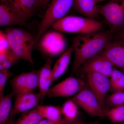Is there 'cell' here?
Masks as SVG:
<instances>
[{"label": "cell", "mask_w": 124, "mask_h": 124, "mask_svg": "<svg viewBox=\"0 0 124 124\" xmlns=\"http://www.w3.org/2000/svg\"><path fill=\"white\" fill-rule=\"evenodd\" d=\"M98 10L111 33L124 27V0H110L104 4L98 5Z\"/></svg>", "instance_id": "5"}, {"label": "cell", "mask_w": 124, "mask_h": 124, "mask_svg": "<svg viewBox=\"0 0 124 124\" xmlns=\"http://www.w3.org/2000/svg\"><path fill=\"white\" fill-rule=\"evenodd\" d=\"M44 119L36 108L23 112L14 124H38Z\"/></svg>", "instance_id": "23"}, {"label": "cell", "mask_w": 124, "mask_h": 124, "mask_svg": "<svg viewBox=\"0 0 124 124\" xmlns=\"http://www.w3.org/2000/svg\"><path fill=\"white\" fill-rule=\"evenodd\" d=\"M14 94L13 92L0 97V124L7 122L12 110V100Z\"/></svg>", "instance_id": "21"}, {"label": "cell", "mask_w": 124, "mask_h": 124, "mask_svg": "<svg viewBox=\"0 0 124 124\" xmlns=\"http://www.w3.org/2000/svg\"><path fill=\"white\" fill-rule=\"evenodd\" d=\"M53 60L48 59L46 63L39 70V87L41 101H42L50 89L52 82V69L51 64Z\"/></svg>", "instance_id": "15"}, {"label": "cell", "mask_w": 124, "mask_h": 124, "mask_svg": "<svg viewBox=\"0 0 124 124\" xmlns=\"http://www.w3.org/2000/svg\"><path fill=\"white\" fill-rule=\"evenodd\" d=\"M40 46L46 53L56 55L60 54L64 50L66 42L62 34L57 32H50L43 37Z\"/></svg>", "instance_id": "12"}, {"label": "cell", "mask_w": 124, "mask_h": 124, "mask_svg": "<svg viewBox=\"0 0 124 124\" xmlns=\"http://www.w3.org/2000/svg\"><path fill=\"white\" fill-rule=\"evenodd\" d=\"M18 14L27 21L31 17L36 8L37 0H8Z\"/></svg>", "instance_id": "17"}, {"label": "cell", "mask_w": 124, "mask_h": 124, "mask_svg": "<svg viewBox=\"0 0 124 124\" xmlns=\"http://www.w3.org/2000/svg\"><path fill=\"white\" fill-rule=\"evenodd\" d=\"M26 22L14 9L8 0H0V26L23 25Z\"/></svg>", "instance_id": "14"}, {"label": "cell", "mask_w": 124, "mask_h": 124, "mask_svg": "<svg viewBox=\"0 0 124 124\" xmlns=\"http://www.w3.org/2000/svg\"><path fill=\"white\" fill-rule=\"evenodd\" d=\"M10 84L15 96L20 94L33 93L39 87V71L21 73L11 80Z\"/></svg>", "instance_id": "8"}, {"label": "cell", "mask_w": 124, "mask_h": 124, "mask_svg": "<svg viewBox=\"0 0 124 124\" xmlns=\"http://www.w3.org/2000/svg\"><path fill=\"white\" fill-rule=\"evenodd\" d=\"M73 7L77 12L85 17L95 19L100 15L95 0H75Z\"/></svg>", "instance_id": "16"}, {"label": "cell", "mask_w": 124, "mask_h": 124, "mask_svg": "<svg viewBox=\"0 0 124 124\" xmlns=\"http://www.w3.org/2000/svg\"><path fill=\"white\" fill-rule=\"evenodd\" d=\"M122 124H124V122H122Z\"/></svg>", "instance_id": "36"}, {"label": "cell", "mask_w": 124, "mask_h": 124, "mask_svg": "<svg viewBox=\"0 0 124 124\" xmlns=\"http://www.w3.org/2000/svg\"><path fill=\"white\" fill-rule=\"evenodd\" d=\"M5 34L14 53L20 59L34 64L32 51L36 44L35 38L31 33L19 28H9L6 31Z\"/></svg>", "instance_id": "2"}, {"label": "cell", "mask_w": 124, "mask_h": 124, "mask_svg": "<svg viewBox=\"0 0 124 124\" xmlns=\"http://www.w3.org/2000/svg\"><path fill=\"white\" fill-rule=\"evenodd\" d=\"M13 108L10 115V119H13L16 115L30 110L38 106L41 100L39 93H24L15 95Z\"/></svg>", "instance_id": "11"}, {"label": "cell", "mask_w": 124, "mask_h": 124, "mask_svg": "<svg viewBox=\"0 0 124 124\" xmlns=\"http://www.w3.org/2000/svg\"><path fill=\"white\" fill-rule=\"evenodd\" d=\"M50 0H37L36 8L43 7L46 6Z\"/></svg>", "instance_id": "30"}, {"label": "cell", "mask_w": 124, "mask_h": 124, "mask_svg": "<svg viewBox=\"0 0 124 124\" xmlns=\"http://www.w3.org/2000/svg\"><path fill=\"white\" fill-rule=\"evenodd\" d=\"M75 0H51L39 26L35 38L37 42L42 34L58 20L64 17L71 7Z\"/></svg>", "instance_id": "4"}, {"label": "cell", "mask_w": 124, "mask_h": 124, "mask_svg": "<svg viewBox=\"0 0 124 124\" xmlns=\"http://www.w3.org/2000/svg\"><path fill=\"white\" fill-rule=\"evenodd\" d=\"M19 59L12 50L0 54V70L9 69L15 65Z\"/></svg>", "instance_id": "24"}, {"label": "cell", "mask_w": 124, "mask_h": 124, "mask_svg": "<svg viewBox=\"0 0 124 124\" xmlns=\"http://www.w3.org/2000/svg\"><path fill=\"white\" fill-rule=\"evenodd\" d=\"M111 32L97 31L80 34L74 39L75 58L72 72L75 73L86 61L100 53L111 42Z\"/></svg>", "instance_id": "1"}, {"label": "cell", "mask_w": 124, "mask_h": 124, "mask_svg": "<svg viewBox=\"0 0 124 124\" xmlns=\"http://www.w3.org/2000/svg\"><path fill=\"white\" fill-rule=\"evenodd\" d=\"M96 0V2H97V4L98 2L103 1L105 0Z\"/></svg>", "instance_id": "34"}, {"label": "cell", "mask_w": 124, "mask_h": 124, "mask_svg": "<svg viewBox=\"0 0 124 124\" xmlns=\"http://www.w3.org/2000/svg\"><path fill=\"white\" fill-rule=\"evenodd\" d=\"M89 115L103 119L106 111L101 106L97 98L90 89L86 86L71 98Z\"/></svg>", "instance_id": "6"}, {"label": "cell", "mask_w": 124, "mask_h": 124, "mask_svg": "<svg viewBox=\"0 0 124 124\" xmlns=\"http://www.w3.org/2000/svg\"><path fill=\"white\" fill-rule=\"evenodd\" d=\"M73 51L72 47L69 48L55 62L52 69V82L65 73L69 66Z\"/></svg>", "instance_id": "18"}, {"label": "cell", "mask_w": 124, "mask_h": 124, "mask_svg": "<svg viewBox=\"0 0 124 124\" xmlns=\"http://www.w3.org/2000/svg\"><path fill=\"white\" fill-rule=\"evenodd\" d=\"M86 74L90 89L106 112L108 108L106 106V99L110 88V79L106 76L96 72H89Z\"/></svg>", "instance_id": "7"}, {"label": "cell", "mask_w": 124, "mask_h": 124, "mask_svg": "<svg viewBox=\"0 0 124 124\" xmlns=\"http://www.w3.org/2000/svg\"><path fill=\"white\" fill-rule=\"evenodd\" d=\"M61 112L66 124L75 123L78 115V105L71 99L68 100L63 105Z\"/></svg>", "instance_id": "19"}, {"label": "cell", "mask_w": 124, "mask_h": 124, "mask_svg": "<svg viewBox=\"0 0 124 124\" xmlns=\"http://www.w3.org/2000/svg\"><path fill=\"white\" fill-rule=\"evenodd\" d=\"M85 123L81 122H75V123H72L71 124H86Z\"/></svg>", "instance_id": "33"}, {"label": "cell", "mask_w": 124, "mask_h": 124, "mask_svg": "<svg viewBox=\"0 0 124 124\" xmlns=\"http://www.w3.org/2000/svg\"><path fill=\"white\" fill-rule=\"evenodd\" d=\"M103 23L93 19L77 16L64 17L52 26L57 31L80 34L98 31Z\"/></svg>", "instance_id": "3"}, {"label": "cell", "mask_w": 124, "mask_h": 124, "mask_svg": "<svg viewBox=\"0 0 124 124\" xmlns=\"http://www.w3.org/2000/svg\"><path fill=\"white\" fill-rule=\"evenodd\" d=\"M94 124L93 123H89V124Z\"/></svg>", "instance_id": "35"}, {"label": "cell", "mask_w": 124, "mask_h": 124, "mask_svg": "<svg viewBox=\"0 0 124 124\" xmlns=\"http://www.w3.org/2000/svg\"><path fill=\"white\" fill-rule=\"evenodd\" d=\"M38 124H66V123L63 119L62 120L59 122H54L47 119H43Z\"/></svg>", "instance_id": "29"}, {"label": "cell", "mask_w": 124, "mask_h": 124, "mask_svg": "<svg viewBox=\"0 0 124 124\" xmlns=\"http://www.w3.org/2000/svg\"><path fill=\"white\" fill-rule=\"evenodd\" d=\"M15 122H14L13 119H10L9 121L8 124H14Z\"/></svg>", "instance_id": "32"}, {"label": "cell", "mask_w": 124, "mask_h": 124, "mask_svg": "<svg viewBox=\"0 0 124 124\" xmlns=\"http://www.w3.org/2000/svg\"><path fill=\"white\" fill-rule=\"evenodd\" d=\"M110 91L113 93L124 91V73L116 67L110 76Z\"/></svg>", "instance_id": "22"}, {"label": "cell", "mask_w": 124, "mask_h": 124, "mask_svg": "<svg viewBox=\"0 0 124 124\" xmlns=\"http://www.w3.org/2000/svg\"><path fill=\"white\" fill-rule=\"evenodd\" d=\"M101 53L115 67L124 73V41L110 42Z\"/></svg>", "instance_id": "13"}, {"label": "cell", "mask_w": 124, "mask_h": 124, "mask_svg": "<svg viewBox=\"0 0 124 124\" xmlns=\"http://www.w3.org/2000/svg\"><path fill=\"white\" fill-rule=\"evenodd\" d=\"M13 75L9 69H4L0 71V97L4 95V91L7 80Z\"/></svg>", "instance_id": "27"}, {"label": "cell", "mask_w": 124, "mask_h": 124, "mask_svg": "<svg viewBox=\"0 0 124 124\" xmlns=\"http://www.w3.org/2000/svg\"><path fill=\"white\" fill-rule=\"evenodd\" d=\"M82 66L81 72L83 74L96 72L108 78L115 67L101 52L87 60Z\"/></svg>", "instance_id": "10"}, {"label": "cell", "mask_w": 124, "mask_h": 124, "mask_svg": "<svg viewBox=\"0 0 124 124\" xmlns=\"http://www.w3.org/2000/svg\"><path fill=\"white\" fill-rule=\"evenodd\" d=\"M36 108L42 117L46 119L54 122H59L63 119L62 117L61 109L58 107L38 105Z\"/></svg>", "instance_id": "20"}, {"label": "cell", "mask_w": 124, "mask_h": 124, "mask_svg": "<svg viewBox=\"0 0 124 124\" xmlns=\"http://www.w3.org/2000/svg\"><path fill=\"white\" fill-rule=\"evenodd\" d=\"M10 45L7 36L2 31H0V54H2L9 51ZM11 49V48H10Z\"/></svg>", "instance_id": "28"}, {"label": "cell", "mask_w": 124, "mask_h": 124, "mask_svg": "<svg viewBox=\"0 0 124 124\" xmlns=\"http://www.w3.org/2000/svg\"><path fill=\"white\" fill-rule=\"evenodd\" d=\"M106 116L112 123L124 122V106L108 109L106 112Z\"/></svg>", "instance_id": "25"}, {"label": "cell", "mask_w": 124, "mask_h": 124, "mask_svg": "<svg viewBox=\"0 0 124 124\" xmlns=\"http://www.w3.org/2000/svg\"><path fill=\"white\" fill-rule=\"evenodd\" d=\"M85 87L84 81L70 77L50 89L46 96L50 98L69 97L76 95Z\"/></svg>", "instance_id": "9"}, {"label": "cell", "mask_w": 124, "mask_h": 124, "mask_svg": "<svg viewBox=\"0 0 124 124\" xmlns=\"http://www.w3.org/2000/svg\"><path fill=\"white\" fill-rule=\"evenodd\" d=\"M108 106L114 108L124 106V91L113 93L106 100Z\"/></svg>", "instance_id": "26"}, {"label": "cell", "mask_w": 124, "mask_h": 124, "mask_svg": "<svg viewBox=\"0 0 124 124\" xmlns=\"http://www.w3.org/2000/svg\"><path fill=\"white\" fill-rule=\"evenodd\" d=\"M118 37L120 40L124 41V29L119 34Z\"/></svg>", "instance_id": "31"}]
</instances>
